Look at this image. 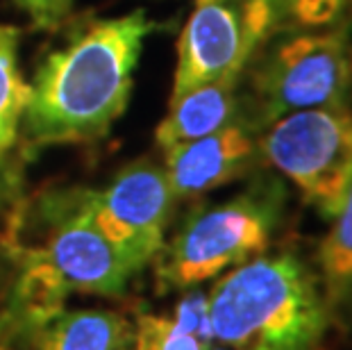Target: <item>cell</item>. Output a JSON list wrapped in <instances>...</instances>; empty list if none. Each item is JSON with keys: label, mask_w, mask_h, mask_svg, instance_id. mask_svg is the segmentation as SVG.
Masks as SVG:
<instances>
[{"label": "cell", "mask_w": 352, "mask_h": 350, "mask_svg": "<svg viewBox=\"0 0 352 350\" xmlns=\"http://www.w3.org/2000/svg\"><path fill=\"white\" fill-rule=\"evenodd\" d=\"M25 203L19 191H10L0 196V287L7 275H12V250L19 239L21 219H23Z\"/></svg>", "instance_id": "cell-16"}, {"label": "cell", "mask_w": 352, "mask_h": 350, "mask_svg": "<svg viewBox=\"0 0 352 350\" xmlns=\"http://www.w3.org/2000/svg\"><path fill=\"white\" fill-rule=\"evenodd\" d=\"M134 325L107 307H64L36 325L19 350H130Z\"/></svg>", "instance_id": "cell-10"}, {"label": "cell", "mask_w": 352, "mask_h": 350, "mask_svg": "<svg viewBox=\"0 0 352 350\" xmlns=\"http://www.w3.org/2000/svg\"><path fill=\"white\" fill-rule=\"evenodd\" d=\"M207 350H234V348H230V346H223V344H216V341H214V344L209 346Z\"/></svg>", "instance_id": "cell-19"}, {"label": "cell", "mask_w": 352, "mask_h": 350, "mask_svg": "<svg viewBox=\"0 0 352 350\" xmlns=\"http://www.w3.org/2000/svg\"><path fill=\"white\" fill-rule=\"evenodd\" d=\"M261 166L259 132L241 118L207 137L164 151V171L175 200L205 196L228 182L250 177Z\"/></svg>", "instance_id": "cell-9"}, {"label": "cell", "mask_w": 352, "mask_h": 350, "mask_svg": "<svg viewBox=\"0 0 352 350\" xmlns=\"http://www.w3.org/2000/svg\"><path fill=\"white\" fill-rule=\"evenodd\" d=\"M264 166L294 184L307 205L334 219L352 184V107L280 116L259 135Z\"/></svg>", "instance_id": "cell-6"}, {"label": "cell", "mask_w": 352, "mask_h": 350, "mask_svg": "<svg viewBox=\"0 0 352 350\" xmlns=\"http://www.w3.org/2000/svg\"><path fill=\"white\" fill-rule=\"evenodd\" d=\"M273 34L268 0H214L196 5L179 34L173 94L214 80L241 78L252 55Z\"/></svg>", "instance_id": "cell-8"}, {"label": "cell", "mask_w": 352, "mask_h": 350, "mask_svg": "<svg viewBox=\"0 0 352 350\" xmlns=\"http://www.w3.org/2000/svg\"><path fill=\"white\" fill-rule=\"evenodd\" d=\"M205 3H214V0H196V5H205Z\"/></svg>", "instance_id": "cell-20"}, {"label": "cell", "mask_w": 352, "mask_h": 350, "mask_svg": "<svg viewBox=\"0 0 352 350\" xmlns=\"http://www.w3.org/2000/svg\"><path fill=\"white\" fill-rule=\"evenodd\" d=\"M241 121L259 135L280 116L352 100L350 25L284 30L257 48L239 80Z\"/></svg>", "instance_id": "cell-5"}, {"label": "cell", "mask_w": 352, "mask_h": 350, "mask_svg": "<svg viewBox=\"0 0 352 350\" xmlns=\"http://www.w3.org/2000/svg\"><path fill=\"white\" fill-rule=\"evenodd\" d=\"M175 203L166 171L151 160L127 164L107 187L85 189L89 219L137 275L166 241Z\"/></svg>", "instance_id": "cell-7"}, {"label": "cell", "mask_w": 352, "mask_h": 350, "mask_svg": "<svg viewBox=\"0 0 352 350\" xmlns=\"http://www.w3.org/2000/svg\"><path fill=\"white\" fill-rule=\"evenodd\" d=\"M19 36L14 25L0 23V164L19 144L21 123L32 98V87L19 69Z\"/></svg>", "instance_id": "cell-13"}, {"label": "cell", "mask_w": 352, "mask_h": 350, "mask_svg": "<svg viewBox=\"0 0 352 350\" xmlns=\"http://www.w3.org/2000/svg\"><path fill=\"white\" fill-rule=\"evenodd\" d=\"M21 7L34 28L39 30H57L71 17L73 0H12Z\"/></svg>", "instance_id": "cell-18"}, {"label": "cell", "mask_w": 352, "mask_h": 350, "mask_svg": "<svg viewBox=\"0 0 352 350\" xmlns=\"http://www.w3.org/2000/svg\"><path fill=\"white\" fill-rule=\"evenodd\" d=\"M348 25H350V32H352V17H350V21H348Z\"/></svg>", "instance_id": "cell-21"}, {"label": "cell", "mask_w": 352, "mask_h": 350, "mask_svg": "<svg viewBox=\"0 0 352 350\" xmlns=\"http://www.w3.org/2000/svg\"><path fill=\"white\" fill-rule=\"evenodd\" d=\"M157 30L137 10L80 30L43 59L21 132L28 151L102 139L123 114L146 36Z\"/></svg>", "instance_id": "cell-2"}, {"label": "cell", "mask_w": 352, "mask_h": 350, "mask_svg": "<svg viewBox=\"0 0 352 350\" xmlns=\"http://www.w3.org/2000/svg\"><path fill=\"white\" fill-rule=\"evenodd\" d=\"M134 334L130 350H207L196 334L186 332L170 314H157L148 307H139L132 316Z\"/></svg>", "instance_id": "cell-15"}, {"label": "cell", "mask_w": 352, "mask_h": 350, "mask_svg": "<svg viewBox=\"0 0 352 350\" xmlns=\"http://www.w3.org/2000/svg\"><path fill=\"white\" fill-rule=\"evenodd\" d=\"M273 34L284 30H320L348 23L352 0H268Z\"/></svg>", "instance_id": "cell-14"}, {"label": "cell", "mask_w": 352, "mask_h": 350, "mask_svg": "<svg viewBox=\"0 0 352 350\" xmlns=\"http://www.w3.org/2000/svg\"><path fill=\"white\" fill-rule=\"evenodd\" d=\"M170 316H173L186 332L196 334V337L205 341V344H214L212 325H209L207 292H200L198 287L182 292V298L175 303Z\"/></svg>", "instance_id": "cell-17"}, {"label": "cell", "mask_w": 352, "mask_h": 350, "mask_svg": "<svg viewBox=\"0 0 352 350\" xmlns=\"http://www.w3.org/2000/svg\"><path fill=\"white\" fill-rule=\"evenodd\" d=\"M239 80H214L170 98V109L157 125L155 141L162 151L226 128L241 118Z\"/></svg>", "instance_id": "cell-11"}, {"label": "cell", "mask_w": 352, "mask_h": 350, "mask_svg": "<svg viewBox=\"0 0 352 350\" xmlns=\"http://www.w3.org/2000/svg\"><path fill=\"white\" fill-rule=\"evenodd\" d=\"M287 198L277 175L252 173L236 196L191 210L153 262L157 292L196 289L266 252L284 221Z\"/></svg>", "instance_id": "cell-4"}, {"label": "cell", "mask_w": 352, "mask_h": 350, "mask_svg": "<svg viewBox=\"0 0 352 350\" xmlns=\"http://www.w3.org/2000/svg\"><path fill=\"white\" fill-rule=\"evenodd\" d=\"M316 250V273L334 321L352 307V184Z\"/></svg>", "instance_id": "cell-12"}, {"label": "cell", "mask_w": 352, "mask_h": 350, "mask_svg": "<svg viewBox=\"0 0 352 350\" xmlns=\"http://www.w3.org/2000/svg\"><path fill=\"white\" fill-rule=\"evenodd\" d=\"M207 307L214 341L234 350H323L334 323L316 266L294 248L223 273Z\"/></svg>", "instance_id": "cell-3"}, {"label": "cell", "mask_w": 352, "mask_h": 350, "mask_svg": "<svg viewBox=\"0 0 352 350\" xmlns=\"http://www.w3.org/2000/svg\"><path fill=\"white\" fill-rule=\"evenodd\" d=\"M32 216L41 239H16L12 250V278L0 298V350H19L73 294L123 298L137 278L89 219L85 187L41 193Z\"/></svg>", "instance_id": "cell-1"}, {"label": "cell", "mask_w": 352, "mask_h": 350, "mask_svg": "<svg viewBox=\"0 0 352 350\" xmlns=\"http://www.w3.org/2000/svg\"><path fill=\"white\" fill-rule=\"evenodd\" d=\"M7 162H10V160H7ZM7 162H3V164H0V171H3V166H5V164H7Z\"/></svg>", "instance_id": "cell-22"}]
</instances>
